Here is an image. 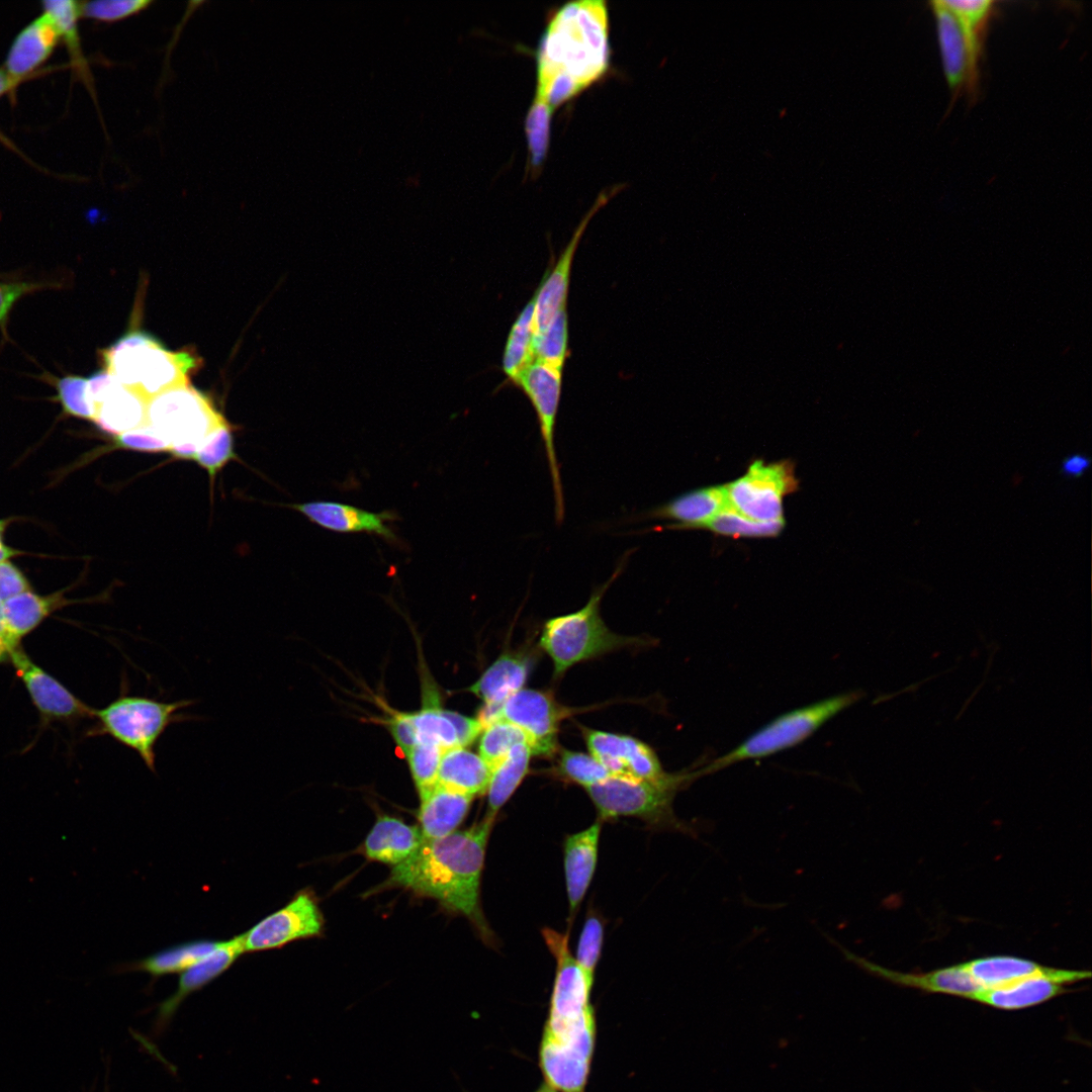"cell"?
<instances>
[{
  "label": "cell",
  "mask_w": 1092,
  "mask_h": 1092,
  "mask_svg": "<svg viewBox=\"0 0 1092 1092\" xmlns=\"http://www.w3.org/2000/svg\"><path fill=\"white\" fill-rule=\"evenodd\" d=\"M87 394L93 412L92 422L113 437L147 423L148 400L105 370L88 378Z\"/></svg>",
  "instance_id": "cell-15"
},
{
  "label": "cell",
  "mask_w": 1092,
  "mask_h": 1092,
  "mask_svg": "<svg viewBox=\"0 0 1092 1092\" xmlns=\"http://www.w3.org/2000/svg\"><path fill=\"white\" fill-rule=\"evenodd\" d=\"M114 447L145 453L168 452L169 443L148 423L113 437Z\"/></svg>",
  "instance_id": "cell-48"
},
{
  "label": "cell",
  "mask_w": 1092,
  "mask_h": 1092,
  "mask_svg": "<svg viewBox=\"0 0 1092 1092\" xmlns=\"http://www.w3.org/2000/svg\"><path fill=\"white\" fill-rule=\"evenodd\" d=\"M553 111L547 102L534 97L526 115L525 133L529 154L527 169L533 176L540 172L549 149Z\"/></svg>",
  "instance_id": "cell-37"
},
{
  "label": "cell",
  "mask_w": 1092,
  "mask_h": 1092,
  "mask_svg": "<svg viewBox=\"0 0 1092 1092\" xmlns=\"http://www.w3.org/2000/svg\"><path fill=\"white\" fill-rule=\"evenodd\" d=\"M535 294L513 324L503 355V370L515 384L520 375L535 361Z\"/></svg>",
  "instance_id": "cell-33"
},
{
  "label": "cell",
  "mask_w": 1092,
  "mask_h": 1092,
  "mask_svg": "<svg viewBox=\"0 0 1092 1092\" xmlns=\"http://www.w3.org/2000/svg\"><path fill=\"white\" fill-rule=\"evenodd\" d=\"M3 601L0 598V635L5 639V625H4V608ZM6 640V639H5ZM12 645V644H11Z\"/></svg>",
  "instance_id": "cell-56"
},
{
  "label": "cell",
  "mask_w": 1092,
  "mask_h": 1092,
  "mask_svg": "<svg viewBox=\"0 0 1092 1092\" xmlns=\"http://www.w3.org/2000/svg\"><path fill=\"white\" fill-rule=\"evenodd\" d=\"M494 820L484 816L469 828L424 840L405 860L392 867L379 889L402 888L436 900L446 910L467 918L484 943L494 934L480 905V882Z\"/></svg>",
  "instance_id": "cell-1"
},
{
  "label": "cell",
  "mask_w": 1092,
  "mask_h": 1092,
  "mask_svg": "<svg viewBox=\"0 0 1092 1092\" xmlns=\"http://www.w3.org/2000/svg\"><path fill=\"white\" fill-rule=\"evenodd\" d=\"M531 754L532 751L527 743L516 744L500 764L491 771L486 790L485 817L495 820L500 808L525 778L529 769Z\"/></svg>",
  "instance_id": "cell-32"
},
{
  "label": "cell",
  "mask_w": 1092,
  "mask_h": 1092,
  "mask_svg": "<svg viewBox=\"0 0 1092 1092\" xmlns=\"http://www.w3.org/2000/svg\"><path fill=\"white\" fill-rule=\"evenodd\" d=\"M104 370L146 400L172 387L189 383L188 374L200 363L188 351H170L152 334L130 330L101 351Z\"/></svg>",
  "instance_id": "cell-3"
},
{
  "label": "cell",
  "mask_w": 1092,
  "mask_h": 1092,
  "mask_svg": "<svg viewBox=\"0 0 1092 1092\" xmlns=\"http://www.w3.org/2000/svg\"><path fill=\"white\" fill-rule=\"evenodd\" d=\"M962 966L981 989L999 988L1031 977H1046L1066 986L1091 977L1089 971L1057 969L1008 956L979 958Z\"/></svg>",
  "instance_id": "cell-17"
},
{
  "label": "cell",
  "mask_w": 1092,
  "mask_h": 1092,
  "mask_svg": "<svg viewBox=\"0 0 1092 1092\" xmlns=\"http://www.w3.org/2000/svg\"><path fill=\"white\" fill-rule=\"evenodd\" d=\"M60 40L54 21L42 12L16 35L3 68L21 83L46 63Z\"/></svg>",
  "instance_id": "cell-22"
},
{
  "label": "cell",
  "mask_w": 1092,
  "mask_h": 1092,
  "mask_svg": "<svg viewBox=\"0 0 1092 1092\" xmlns=\"http://www.w3.org/2000/svg\"><path fill=\"white\" fill-rule=\"evenodd\" d=\"M531 667V657L524 651H509L489 665L468 689L485 705H502L522 690Z\"/></svg>",
  "instance_id": "cell-27"
},
{
  "label": "cell",
  "mask_w": 1092,
  "mask_h": 1092,
  "mask_svg": "<svg viewBox=\"0 0 1092 1092\" xmlns=\"http://www.w3.org/2000/svg\"><path fill=\"white\" fill-rule=\"evenodd\" d=\"M545 943L556 961V973L544 1032L558 1035L595 1019L590 1004L592 987L571 954L568 933L552 928L542 930Z\"/></svg>",
  "instance_id": "cell-9"
},
{
  "label": "cell",
  "mask_w": 1092,
  "mask_h": 1092,
  "mask_svg": "<svg viewBox=\"0 0 1092 1092\" xmlns=\"http://www.w3.org/2000/svg\"><path fill=\"white\" fill-rule=\"evenodd\" d=\"M209 396L189 383L165 390L147 404V423L170 445L169 453L193 460L206 436L225 422Z\"/></svg>",
  "instance_id": "cell-8"
},
{
  "label": "cell",
  "mask_w": 1092,
  "mask_h": 1092,
  "mask_svg": "<svg viewBox=\"0 0 1092 1092\" xmlns=\"http://www.w3.org/2000/svg\"><path fill=\"white\" fill-rule=\"evenodd\" d=\"M0 142L4 146H6L9 150H11V151L15 152L16 154L24 157L22 155V153L17 149V147L1 130H0Z\"/></svg>",
  "instance_id": "cell-55"
},
{
  "label": "cell",
  "mask_w": 1092,
  "mask_h": 1092,
  "mask_svg": "<svg viewBox=\"0 0 1092 1092\" xmlns=\"http://www.w3.org/2000/svg\"><path fill=\"white\" fill-rule=\"evenodd\" d=\"M935 18L942 67L948 87L957 95L963 86L970 93L977 90L973 76L968 43L957 16L942 0L930 2Z\"/></svg>",
  "instance_id": "cell-21"
},
{
  "label": "cell",
  "mask_w": 1092,
  "mask_h": 1092,
  "mask_svg": "<svg viewBox=\"0 0 1092 1092\" xmlns=\"http://www.w3.org/2000/svg\"><path fill=\"white\" fill-rule=\"evenodd\" d=\"M623 566L619 565L610 579L593 592L581 609L544 623L539 644L551 658L556 676L580 661L641 642L611 631L600 614L601 601Z\"/></svg>",
  "instance_id": "cell-5"
},
{
  "label": "cell",
  "mask_w": 1092,
  "mask_h": 1092,
  "mask_svg": "<svg viewBox=\"0 0 1092 1092\" xmlns=\"http://www.w3.org/2000/svg\"><path fill=\"white\" fill-rule=\"evenodd\" d=\"M490 776V768L479 754L455 747L443 752L437 784L474 798L486 793Z\"/></svg>",
  "instance_id": "cell-29"
},
{
  "label": "cell",
  "mask_w": 1092,
  "mask_h": 1092,
  "mask_svg": "<svg viewBox=\"0 0 1092 1092\" xmlns=\"http://www.w3.org/2000/svg\"><path fill=\"white\" fill-rule=\"evenodd\" d=\"M945 6L957 16L963 28L973 76L979 80V59L982 50V34L992 14V0H942Z\"/></svg>",
  "instance_id": "cell-35"
},
{
  "label": "cell",
  "mask_w": 1092,
  "mask_h": 1092,
  "mask_svg": "<svg viewBox=\"0 0 1092 1092\" xmlns=\"http://www.w3.org/2000/svg\"><path fill=\"white\" fill-rule=\"evenodd\" d=\"M562 372L535 360L520 375L516 386L530 399L537 415L539 430L549 467L555 504V519L564 518V497L555 449V424L561 394Z\"/></svg>",
  "instance_id": "cell-12"
},
{
  "label": "cell",
  "mask_w": 1092,
  "mask_h": 1092,
  "mask_svg": "<svg viewBox=\"0 0 1092 1092\" xmlns=\"http://www.w3.org/2000/svg\"><path fill=\"white\" fill-rule=\"evenodd\" d=\"M696 778L695 771L666 774L657 781L614 775L585 790L602 821L638 817L650 824L680 828L671 804L676 792Z\"/></svg>",
  "instance_id": "cell-7"
},
{
  "label": "cell",
  "mask_w": 1092,
  "mask_h": 1092,
  "mask_svg": "<svg viewBox=\"0 0 1092 1092\" xmlns=\"http://www.w3.org/2000/svg\"><path fill=\"white\" fill-rule=\"evenodd\" d=\"M784 520L774 522L752 521L741 516L733 509H728L718 514L705 528L725 536L771 537L777 536L784 528Z\"/></svg>",
  "instance_id": "cell-43"
},
{
  "label": "cell",
  "mask_w": 1092,
  "mask_h": 1092,
  "mask_svg": "<svg viewBox=\"0 0 1092 1092\" xmlns=\"http://www.w3.org/2000/svg\"><path fill=\"white\" fill-rule=\"evenodd\" d=\"M604 941V923L589 909L584 920L574 958L588 986L593 988L595 972L600 961Z\"/></svg>",
  "instance_id": "cell-42"
},
{
  "label": "cell",
  "mask_w": 1092,
  "mask_h": 1092,
  "mask_svg": "<svg viewBox=\"0 0 1092 1092\" xmlns=\"http://www.w3.org/2000/svg\"><path fill=\"white\" fill-rule=\"evenodd\" d=\"M88 378L80 375H65L56 379L57 399L64 412L70 416L90 420L93 412L87 394Z\"/></svg>",
  "instance_id": "cell-46"
},
{
  "label": "cell",
  "mask_w": 1092,
  "mask_h": 1092,
  "mask_svg": "<svg viewBox=\"0 0 1092 1092\" xmlns=\"http://www.w3.org/2000/svg\"><path fill=\"white\" fill-rule=\"evenodd\" d=\"M423 841L419 826L381 814L365 837L361 850L369 860L394 867L410 857Z\"/></svg>",
  "instance_id": "cell-24"
},
{
  "label": "cell",
  "mask_w": 1092,
  "mask_h": 1092,
  "mask_svg": "<svg viewBox=\"0 0 1092 1092\" xmlns=\"http://www.w3.org/2000/svg\"><path fill=\"white\" fill-rule=\"evenodd\" d=\"M9 662L23 682L42 720L72 722L93 717L95 709L76 697L56 677L36 664L20 644L11 649Z\"/></svg>",
  "instance_id": "cell-14"
},
{
  "label": "cell",
  "mask_w": 1092,
  "mask_h": 1092,
  "mask_svg": "<svg viewBox=\"0 0 1092 1092\" xmlns=\"http://www.w3.org/2000/svg\"><path fill=\"white\" fill-rule=\"evenodd\" d=\"M583 736L590 754L612 776H627L626 759L629 736L588 728L583 729Z\"/></svg>",
  "instance_id": "cell-39"
},
{
  "label": "cell",
  "mask_w": 1092,
  "mask_h": 1092,
  "mask_svg": "<svg viewBox=\"0 0 1092 1092\" xmlns=\"http://www.w3.org/2000/svg\"><path fill=\"white\" fill-rule=\"evenodd\" d=\"M568 345L566 306L559 309L548 326L534 337L535 360L562 372Z\"/></svg>",
  "instance_id": "cell-38"
},
{
  "label": "cell",
  "mask_w": 1092,
  "mask_h": 1092,
  "mask_svg": "<svg viewBox=\"0 0 1092 1092\" xmlns=\"http://www.w3.org/2000/svg\"><path fill=\"white\" fill-rule=\"evenodd\" d=\"M602 822L598 819L585 829L566 835L563 841V868L571 917L575 916L596 872Z\"/></svg>",
  "instance_id": "cell-20"
},
{
  "label": "cell",
  "mask_w": 1092,
  "mask_h": 1092,
  "mask_svg": "<svg viewBox=\"0 0 1092 1092\" xmlns=\"http://www.w3.org/2000/svg\"><path fill=\"white\" fill-rule=\"evenodd\" d=\"M49 286L47 283L41 282L0 281V327L6 324L12 307L21 297Z\"/></svg>",
  "instance_id": "cell-49"
},
{
  "label": "cell",
  "mask_w": 1092,
  "mask_h": 1092,
  "mask_svg": "<svg viewBox=\"0 0 1092 1092\" xmlns=\"http://www.w3.org/2000/svg\"><path fill=\"white\" fill-rule=\"evenodd\" d=\"M535 1092H558L548 1084L544 1083Z\"/></svg>",
  "instance_id": "cell-57"
},
{
  "label": "cell",
  "mask_w": 1092,
  "mask_h": 1092,
  "mask_svg": "<svg viewBox=\"0 0 1092 1092\" xmlns=\"http://www.w3.org/2000/svg\"><path fill=\"white\" fill-rule=\"evenodd\" d=\"M863 697L861 690L850 691L782 714L734 749L696 770L697 776L713 774L739 761L762 758L793 747Z\"/></svg>",
  "instance_id": "cell-6"
},
{
  "label": "cell",
  "mask_w": 1092,
  "mask_h": 1092,
  "mask_svg": "<svg viewBox=\"0 0 1092 1092\" xmlns=\"http://www.w3.org/2000/svg\"><path fill=\"white\" fill-rule=\"evenodd\" d=\"M1090 467V459L1081 453H1074L1067 456L1061 465V471L1068 477H1080Z\"/></svg>",
  "instance_id": "cell-52"
},
{
  "label": "cell",
  "mask_w": 1092,
  "mask_h": 1092,
  "mask_svg": "<svg viewBox=\"0 0 1092 1092\" xmlns=\"http://www.w3.org/2000/svg\"><path fill=\"white\" fill-rule=\"evenodd\" d=\"M616 193L601 194L592 209L576 228L571 240L559 256L556 265L545 276L535 293V335L541 333L554 314L566 306L570 271L578 243L594 214Z\"/></svg>",
  "instance_id": "cell-19"
},
{
  "label": "cell",
  "mask_w": 1092,
  "mask_h": 1092,
  "mask_svg": "<svg viewBox=\"0 0 1092 1092\" xmlns=\"http://www.w3.org/2000/svg\"><path fill=\"white\" fill-rule=\"evenodd\" d=\"M1066 987L1046 977H1031L999 988L981 989L972 1000L1003 1010H1017L1057 997L1067 992Z\"/></svg>",
  "instance_id": "cell-30"
},
{
  "label": "cell",
  "mask_w": 1092,
  "mask_h": 1092,
  "mask_svg": "<svg viewBox=\"0 0 1092 1092\" xmlns=\"http://www.w3.org/2000/svg\"><path fill=\"white\" fill-rule=\"evenodd\" d=\"M479 755L492 771L519 743H527L524 733L506 721L494 722L482 730ZM528 744V743H527Z\"/></svg>",
  "instance_id": "cell-41"
},
{
  "label": "cell",
  "mask_w": 1092,
  "mask_h": 1092,
  "mask_svg": "<svg viewBox=\"0 0 1092 1092\" xmlns=\"http://www.w3.org/2000/svg\"><path fill=\"white\" fill-rule=\"evenodd\" d=\"M797 486L791 462L765 464L757 460L726 489L731 508L738 514L756 522H774L784 520V497Z\"/></svg>",
  "instance_id": "cell-10"
},
{
  "label": "cell",
  "mask_w": 1092,
  "mask_h": 1092,
  "mask_svg": "<svg viewBox=\"0 0 1092 1092\" xmlns=\"http://www.w3.org/2000/svg\"><path fill=\"white\" fill-rule=\"evenodd\" d=\"M234 459L236 453L233 428L225 421L206 436L193 461L205 469L209 477L214 478L217 472Z\"/></svg>",
  "instance_id": "cell-40"
},
{
  "label": "cell",
  "mask_w": 1092,
  "mask_h": 1092,
  "mask_svg": "<svg viewBox=\"0 0 1092 1092\" xmlns=\"http://www.w3.org/2000/svg\"><path fill=\"white\" fill-rule=\"evenodd\" d=\"M31 590L23 573L10 561L0 562V598L6 601L19 594Z\"/></svg>",
  "instance_id": "cell-51"
},
{
  "label": "cell",
  "mask_w": 1092,
  "mask_h": 1092,
  "mask_svg": "<svg viewBox=\"0 0 1092 1092\" xmlns=\"http://www.w3.org/2000/svg\"><path fill=\"white\" fill-rule=\"evenodd\" d=\"M324 924L315 895L311 890L303 889L282 908L242 933L244 950L256 952L276 949L296 940L321 936Z\"/></svg>",
  "instance_id": "cell-11"
},
{
  "label": "cell",
  "mask_w": 1092,
  "mask_h": 1092,
  "mask_svg": "<svg viewBox=\"0 0 1092 1092\" xmlns=\"http://www.w3.org/2000/svg\"><path fill=\"white\" fill-rule=\"evenodd\" d=\"M6 525H7L6 520H0V562L4 561V560H8V558H10L12 556H15L17 554H20L19 551L15 550L13 548H10L9 546L5 545L3 543V541H2V536H3V532L5 530Z\"/></svg>",
  "instance_id": "cell-54"
},
{
  "label": "cell",
  "mask_w": 1092,
  "mask_h": 1092,
  "mask_svg": "<svg viewBox=\"0 0 1092 1092\" xmlns=\"http://www.w3.org/2000/svg\"><path fill=\"white\" fill-rule=\"evenodd\" d=\"M443 749L430 742H418L406 754L419 794L437 784Z\"/></svg>",
  "instance_id": "cell-45"
},
{
  "label": "cell",
  "mask_w": 1092,
  "mask_h": 1092,
  "mask_svg": "<svg viewBox=\"0 0 1092 1092\" xmlns=\"http://www.w3.org/2000/svg\"><path fill=\"white\" fill-rule=\"evenodd\" d=\"M287 507L299 512L310 522L337 533H367L387 543L398 545L400 540L389 525L396 520L391 511L374 513L351 505L330 500H312L291 504Z\"/></svg>",
  "instance_id": "cell-16"
},
{
  "label": "cell",
  "mask_w": 1092,
  "mask_h": 1092,
  "mask_svg": "<svg viewBox=\"0 0 1092 1092\" xmlns=\"http://www.w3.org/2000/svg\"><path fill=\"white\" fill-rule=\"evenodd\" d=\"M19 84L3 67L0 68V97L14 91Z\"/></svg>",
  "instance_id": "cell-53"
},
{
  "label": "cell",
  "mask_w": 1092,
  "mask_h": 1092,
  "mask_svg": "<svg viewBox=\"0 0 1092 1092\" xmlns=\"http://www.w3.org/2000/svg\"><path fill=\"white\" fill-rule=\"evenodd\" d=\"M557 770L561 777L584 788L597 785L612 776L590 753L567 749L560 752Z\"/></svg>",
  "instance_id": "cell-44"
},
{
  "label": "cell",
  "mask_w": 1092,
  "mask_h": 1092,
  "mask_svg": "<svg viewBox=\"0 0 1092 1092\" xmlns=\"http://www.w3.org/2000/svg\"><path fill=\"white\" fill-rule=\"evenodd\" d=\"M152 4L150 0H99L80 2L81 16L103 22L122 20L140 13Z\"/></svg>",
  "instance_id": "cell-47"
},
{
  "label": "cell",
  "mask_w": 1092,
  "mask_h": 1092,
  "mask_svg": "<svg viewBox=\"0 0 1092 1092\" xmlns=\"http://www.w3.org/2000/svg\"><path fill=\"white\" fill-rule=\"evenodd\" d=\"M66 604L63 592L40 596L28 590L4 601L5 639L12 645L20 644L24 636Z\"/></svg>",
  "instance_id": "cell-28"
},
{
  "label": "cell",
  "mask_w": 1092,
  "mask_h": 1092,
  "mask_svg": "<svg viewBox=\"0 0 1092 1092\" xmlns=\"http://www.w3.org/2000/svg\"><path fill=\"white\" fill-rule=\"evenodd\" d=\"M609 66L606 1L567 2L551 12L540 38L534 97L555 109L599 81Z\"/></svg>",
  "instance_id": "cell-2"
},
{
  "label": "cell",
  "mask_w": 1092,
  "mask_h": 1092,
  "mask_svg": "<svg viewBox=\"0 0 1092 1092\" xmlns=\"http://www.w3.org/2000/svg\"><path fill=\"white\" fill-rule=\"evenodd\" d=\"M218 941L199 939L180 943L155 952L128 967L154 978L182 973L209 953Z\"/></svg>",
  "instance_id": "cell-34"
},
{
  "label": "cell",
  "mask_w": 1092,
  "mask_h": 1092,
  "mask_svg": "<svg viewBox=\"0 0 1092 1092\" xmlns=\"http://www.w3.org/2000/svg\"><path fill=\"white\" fill-rule=\"evenodd\" d=\"M418 742H430L438 745L443 751L460 747L457 733L452 721L449 719L447 710L439 706L437 695L430 689L424 694L423 708L412 713Z\"/></svg>",
  "instance_id": "cell-36"
},
{
  "label": "cell",
  "mask_w": 1092,
  "mask_h": 1092,
  "mask_svg": "<svg viewBox=\"0 0 1092 1092\" xmlns=\"http://www.w3.org/2000/svg\"><path fill=\"white\" fill-rule=\"evenodd\" d=\"M419 795V827L424 840L442 838L456 831L473 800L438 784Z\"/></svg>",
  "instance_id": "cell-26"
},
{
  "label": "cell",
  "mask_w": 1092,
  "mask_h": 1092,
  "mask_svg": "<svg viewBox=\"0 0 1092 1092\" xmlns=\"http://www.w3.org/2000/svg\"><path fill=\"white\" fill-rule=\"evenodd\" d=\"M569 713L549 692L523 688L500 705L498 721L518 727L532 753L549 756L557 750L559 724Z\"/></svg>",
  "instance_id": "cell-13"
},
{
  "label": "cell",
  "mask_w": 1092,
  "mask_h": 1092,
  "mask_svg": "<svg viewBox=\"0 0 1092 1092\" xmlns=\"http://www.w3.org/2000/svg\"><path fill=\"white\" fill-rule=\"evenodd\" d=\"M847 958L860 968L894 984L920 989L925 992L972 997L981 988L966 972L962 964L927 973H902L889 970L864 959L846 952Z\"/></svg>",
  "instance_id": "cell-23"
},
{
  "label": "cell",
  "mask_w": 1092,
  "mask_h": 1092,
  "mask_svg": "<svg viewBox=\"0 0 1092 1092\" xmlns=\"http://www.w3.org/2000/svg\"><path fill=\"white\" fill-rule=\"evenodd\" d=\"M120 695L104 708L95 709L97 724L93 735H107L134 751L146 767L156 772V746L165 731L174 724L192 721L194 715L183 711L193 700L158 701L146 696L127 694L122 685Z\"/></svg>",
  "instance_id": "cell-4"
},
{
  "label": "cell",
  "mask_w": 1092,
  "mask_h": 1092,
  "mask_svg": "<svg viewBox=\"0 0 1092 1092\" xmlns=\"http://www.w3.org/2000/svg\"><path fill=\"white\" fill-rule=\"evenodd\" d=\"M387 723L394 741L406 755L418 743V736L412 720V713L395 712L389 718Z\"/></svg>",
  "instance_id": "cell-50"
},
{
  "label": "cell",
  "mask_w": 1092,
  "mask_h": 1092,
  "mask_svg": "<svg viewBox=\"0 0 1092 1092\" xmlns=\"http://www.w3.org/2000/svg\"><path fill=\"white\" fill-rule=\"evenodd\" d=\"M732 509L726 485L685 492L652 510L648 517L673 521L669 528H705L718 514Z\"/></svg>",
  "instance_id": "cell-25"
},
{
  "label": "cell",
  "mask_w": 1092,
  "mask_h": 1092,
  "mask_svg": "<svg viewBox=\"0 0 1092 1092\" xmlns=\"http://www.w3.org/2000/svg\"><path fill=\"white\" fill-rule=\"evenodd\" d=\"M243 953V935L218 941L204 958L181 973L176 991L160 1003L156 1028L162 1031L183 1001L222 975Z\"/></svg>",
  "instance_id": "cell-18"
},
{
  "label": "cell",
  "mask_w": 1092,
  "mask_h": 1092,
  "mask_svg": "<svg viewBox=\"0 0 1092 1092\" xmlns=\"http://www.w3.org/2000/svg\"><path fill=\"white\" fill-rule=\"evenodd\" d=\"M42 12L54 21L60 39L64 41L71 60V67L95 97L89 65L82 51L78 21L82 17L80 2L73 0H47L41 3Z\"/></svg>",
  "instance_id": "cell-31"
}]
</instances>
